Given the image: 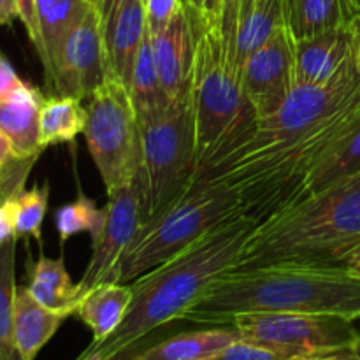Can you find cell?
<instances>
[{
	"label": "cell",
	"instance_id": "6da1fadb",
	"mask_svg": "<svg viewBox=\"0 0 360 360\" xmlns=\"http://www.w3.org/2000/svg\"><path fill=\"white\" fill-rule=\"evenodd\" d=\"M359 108L360 74L352 55L329 83L295 86L276 111L257 118L238 148L197 178L224 181L238 195L241 214L262 225L304 199L316 155Z\"/></svg>",
	"mask_w": 360,
	"mask_h": 360
},
{
	"label": "cell",
	"instance_id": "7a4b0ae2",
	"mask_svg": "<svg viewBox=\"0 0 360 360\" xmlns=\"http://www.w3.org/2000/svg\"><path fill=\"white\" fill-rule=\"evenodd\" d=\"M257 227L255 220L241 213L227 218L171 260L130 281L134 299L123 322L76 360H115L155 329L181 320L213 281L238 267Z\"/></svg>",
	"mask_w": 360,
	"mask_h": 360
},
{
	"label": "cell",
	"instance_id": "3957f363",
	"mask_svg": "<svg viewBox=\"0 0 360 360\" xmlns=\"http://www.w3.org/2000/svg\"><path fill=\"white\" fill-rule=\"evenodd\" d=\"M245 313H313L360 319V276L336 266H267L229 271L181 320L229 326Z\"/></svg>",
	"mask_w": 360,
	"mask_h": 360
},
{
	"label": "cell",
	"instance_id": "277c9868",
	"mask_svg": "<svg viewBox=\"0 0 360 360\" xmlns=\"http://www.w3.org/2000/svg\"><path fill=\"white\" fill-rule=\"evenodd\" d=\"M360 252V172L285 207L255 229L236 271L343 266Z\"/></svg>",
	"mask_w": 360,
	"mask_h": 360
},
{
	"label": "cell",
	"instance_id": "5b68a950",
	"mask_svg": "<svg viewBox=\"0 0 360 360\" xmlns=\"http://www.w3.org/2000/svg\"><path fill=\"white\" fill-rule=\"evenodd\" d=\"M197 174L227 157L252 134L255 109L246 98L239 70L232 65L220 28L199 35L192 76Z\"/></svg>",
	"mask_w": 360,
	"mask_h": 360
},
{
	"label": "cell",
	"instance_id": "8992f818",
	"mask_svg": "<svg viewBox=\"0 0 360 360\" xmlns=\"http://www.w3.org/2000/svg\"><path fill=\"white\" fill-rule=\"evenodd\" d=\"M234 190L218 179H193L160 214L141 225L123 257L118 283H130L181 253L227 218L239 214Z\"/></svg>",
	"mask_w": 360,
	"mask_h": 360
},
{
	"label": "cell",
	"instance_id": "52a82bcc",
	"mask_svg": "<svg viewBox=\"0 0 360 360\" xmlns=\"http://www.w3.org/2000/svg\"><path fill=\"white\" fill-rule=\"evenodd\" d=\"M143 224L160 214L197 178L192 90L157 115L139 120Z\"/></svg>",
	"mask_w": 360,
	"mask_h": 360
},
{
	"label": "cell",
	"instance_id": "ba28073f",
	"mask_svg": "<svg viewBox=\"0 0 360 360\" xmlns=\"http://www.w3.org/2000/svg\"><path fill=\"white\" fill-rule=\"evenodd\" d=\"M84 139L105 190L130 185L139 176L141 129L129 88L108 77L88 98Z\"/></svg>",
	"mask_w": 360,
	"mask_h": 360
},
{
	"label": "cell",
	"instance_id": "9c48e42d",
	"mask_svg": "<svg viewBox=\"0 0 360 360\" xmlns=\"http://www.w3.org/2000/svg\"><path fill=\"white\" fill-rule=\"evenodd\" d=\"M229 326L239 338L262 345L285 359L354 348L359 330L354 320L313 313H245Z\"/></svg>",
	"mask_w": 360,
	"mask_h": 360
},
{
	"label": "cell",
	"instance_id": "30bf717a",
	"mask_svg": "<svg viewBox=\"0 0 360 360\" xmlns=\"http://www.w3.org/2000/svg\"><path fill=\"white\" fill-rule=\"evenodd\" d=\"M105 224L101 234L91 239V257L81 276L84 292L101 283H118V271L123 257L134 245L143 225V206L137 179L108 193Z\"/></svg>",
	"mask_w": 360,
	"mask_h": 360
},
{
	"label": "cell",
	"instance_id": "8fae6325",
	"mask_svg": "<svg viewBox=\"0 0 360 360\" xmlns=\"http://www.w3.org/2000/svg\"><path fill=\"white\" fill-rule=\"evenodd\" d=\"M108 79L104 23L97 7H91L70 32L56 56L48 88L56 95L88 98Z\"/></svg>",
	"mask_w": 360,
	"mask_h": 360
},
{
	"label": "cell",
	"instance_id": "7c38bea8",
	"mask_svg": "<svg viewBox=\"0 0 360 360\" xmlns=\"http://www.w3.org/2000/svg\"><path fill=\"white\" fill-rule=\"evenodd\" d=\"M241 81L257 118L271 115L287 101L295 88L294 37L287 27L246 58L241 67Z\"/></svg>",
	"mask_w": 360,
	"mask_h": 360
},
{
	"label": "cell",
	"instance_id": "4fadbf2b",
	"mask_svg": "<svg viewBox=\"0 0 360 360\" xmlns=\"http://www.w3.org/2000/svg\"><path fill=\"white\" fill-rule=\"evenodd\" d=\"M206 27L211 25L190 16L183 6L181 13L167 27L158 32L148 30L158 77L169 102L192 90L197 41Z\"/></svg>",
	"mask_w": 360,
	"mask_h": 360
},
{
	"label": "cell",
	"instance_id": "5bb4252c",
	"mask_svg": "<svg viewBox=\"0 0 360 360\" xmlns=\"http://www.w3.org/2000/svg\"><path fill=\"white\" fill-rule=\"evenodd\" d=\"M350 58V25L294 41L295 86H320L329 83Z\"/></svg>",
	"mask_w": 360,
	"mask_h": 360
},
{
	"label": "cell",
	"instance_id": "9a60e30c",
	"mask_svg": "<svg viewBox=\"0 0 360 360\" xmlns=\"http://www.w3.org/2000/svg\"><path fill=\"white\" fill-rule=\"evenodd\" d=\"M146 34L144 0H125L115 16L104 25L108 77H115L129 88L134 62Z\"/></svg>",
	"mask_w": 360,
	"mask_h": 360
},
{
	"label": "cell",
	"instance_id": "2e32d148",
	"mask_svg": "<svg viewBox=\"0 0 360 360\" xmlns=\"http://www.w3.org/2000/svg\"><path fill=\"white\" fill-rule=\"evenodd\" d=\"M360 172V108L352 112L316 155L308 172L304 197Z\"/></svg>",
	"mask_w": 360,
	"mask_h": 360
},
{
	"label": "cell",
	"instance_id": "e0dca14e",
	"mask_svg": "<svg viewBox=\"0 0 360 360\" xmlns=\"http://www.w3.org/2000/svg\"><path fill=\"white\" fill-rule=\"evenodd\" d=\"M42 98L41 91L27 83L0 98V130L18 158H39L44 151L39 129Z\"/></svg>",
	"mask_w": 360,
	"mask_h": 360
},
{
	"label": "cell",
	"instance_id": "ac0fdd59",
	"mask_svg": "<svg viewBox=\"0 0 360 360\" xmlns=\"http://www.w3.org/2000/svg\"><path fill=\"white\" fill-rule=\"evenodd\" d=\"M69 316L42 306L28 292L27 285L16 287L14 295V340L21 360H35L39 352L58 333Z\"/></svg>",
	"mask_w": 360,
	"mask_h": 360
},
{
	"label": "cell",
	"instance_id": "d6986e66",
	"mask_svg": "<svg viewBox=\"0 0 360 360\" xmlns=\"http://www.w3.org/2000/svg\"><path fill=\"white\" fill-rule=\"evenodd\" d=\"M27 288L42 306L65 316H72L86 295L79 281L74 283L67 273L63 253L58 259H49L44 253H39V259L28 267Z\"/></svg>",
	"mask_w": 360,
	"mask_h": 360
},
{
	"label": "cell",
	"instance_id": "ffe728a7",
	"mask_svg": "<svg viewBox=\"0 0 360 360\" xmlns=\"http://www.w3.org/2000/svg\"><path fill=\"white\" fill-rule=\"evenodd\" d=\"M34 4L41 35L39 58L44 67L48 83L63 41L94 6L88 0H34Z\"/></svg>",
	"mask_w": 360,
	"mask_h": 360
},
{
	"label": "cell",
	"instance_id": "44dd1931",
	"mask_svg": "<svg viewBox=\"0 0 360 360\" xmlns=\"http://www.w3.org/2000/svg\"><path fill=\"white\" fill-rule=\"evenodd\" d=\"M134 292L130 283H101L86 292L74 316L94 334L91 343H101L111 336L125 319Z\"/></svg>",
	"mask_w": 360,
	"mask_h": 360
},
{
	"label": "cell",
	"instance_id": "7402d4cb",
	"mask_svg": "<svg viewBox=\"0 0 360 360\" xmlns=\"http://www.w3.org/2000/svg\"><path fill=\"white\" fill-rule=\"evenodd\" d=\"M238 338V330L232 326L193 330V333L178 334L157 345H151L132 355L125 354L115 360H204L220 352Z\"/></svg>",
	"mask_w": 360,
	"mask_h": 360
},
{
	"label": "cell",
	"instance_id": "603a6c76",
	"mask_svg": "<svg viewBox=\"0 0 360 360\" xmlns=\"http://www.w3.org/2000/svg\"><path fill=\"white\" fill-rule=\"evenodd\" d=\"M357 14L350 0H285V23L294 41L348 27Z\"/></svg>",
	"mask_w": 360,
	"mask_h": 360
},
{
	"label": "cell",
	"instance_id": "cb8c5ba5",
	"mask_svg": "<svg viewBox=\"0 0 360 360\" xmlns=\"http://www.w3.org/2000/svg\"><path fill=\"white\" fill-rule=\"evenodd\" d=\"M285 27V0H250L236 35V69L239 74L246 58Z\"/></svg>",
	"mask_w": 360,
	"mask_h": 360
},
{
	"label": "cell",
	"instance_id": "d4e9b609",
	"mask_svg": "<svg viewBox=\"0 0 360 360\" xmlns=\"http://www.w3.org/2000/svg\"><path fill=\"white\" fill-rule=\"evenodd\" d=\"M86 125V108L83 98L69 95H49L42 98L39 129H41V146L72 143Z\"/></svg>",
	"mask_w": 360,
	"mask_h": 360
},
{
	"label": "cell",
	"instance_id": "484cf974",
	"mask_svg": "<svg viewBox=\"0 0 360 360\" xmlns=\"http://www.w3.org/2000/svg\"><path fill=\"white\" fill-rule=\"evenodd\" d=\"M129 94L132 98V104L136 108L137 118H148L151 115H157L162 109L167 108L171 102L165 97V91L162 88L160 77H158L157 65H155L153 49H151L150 32L144 37L141 44L137 58L134 62L132 77H130Z\"/></svg>",
	"mask_w": 360,
	"mask_h": 360
},
{
	"label": "cell",
	"instance_id": "4316f807",
	"mask_svg": "<svg viewBox=\"0 0 360 360\" xmlns=\"http://www.w3.org/2000/svg\"><path fill=\"white\" fill-rule=\"evenodd\" d=\"M16 243L11 239L0 245V360H21L14 340Z\"/></svg>",
	"mask_w": 360,
	"mask_h": 360
},
{
	"label": "cell",
	"instance_id": "83f0119b",
	"mask_svg": "<svg viewBox=\"0 0 360 360\" xmlns=\"http://www.w3.org/2000/svg\"><path fill=\"white\" fill-rule=\"evenodd\" d=\"M104 224L105 207H97V204L83 192L77 193L72 202L63 204L55 213L56 232H58L62 246L79 232H88L91 239H95L101 234Z\"/></svg>",
	"mask_w": 360,
	"mask_h": 360
},
{
	"label": "cell",
	"instance_id": "f1b7e54d",
	"mask_svg": "<svg viewBox=\"0 0 360 360\" xmlns=\"http://www.w3.org/2000/svg\"><path fill=\"white\" fill-rule=\"evenodd\" d=\"M49 181L23 188L16 193V234L42 243V221L48 213Z\"/></svg>",
	"mask_w": 360,
	"mask_h": 360
},
{
	"label": "cell",
	"instance_id": "f546056e",
	"mask_svg": "<svg viewBox=\"0 0 360 360\" xmlns=\"http://www.w3.org/2000/svg\"><path fill=\"white\" fill-rule=\"evenodd\" d=\"M250 0H221L220 16H218V28H220L221 41L229 53L232 65L236 67V35H238L239 21L248 7Z\"/></svg>",
	"mask_w": 360,
	"mask_h": 360
},
{
	"label": "cell",
	"instance_id": "4dcf8cb0",
	"mask_svg": "<svg viewBox=\"0 0 360 360\" xmlns=\"http://www.w3.org/2000/svg\"><path fill=\"white\" fill-rule=\"evenodd\" d=\"M204 360H288V359L281 357L280 354L262 347V345H257V343H252V341H246V340H241V338H238V340L232 341L231 345H227V347L221 348L220 352H217V354Z\"/></svg>",
	"mask_w": 360,
	"mask_h": 360
},
{
	"label": "cell",
	"instance_id": "1f68e13d",
	"mask_svg": "<svg viewBox=\"0 0 360 360\" xmlns=\"http://www.w3.org/2000/svg\"><path fill=\"white\" fill-rule=\"evenodd\" d=\"M183 11V0H144L146 25L150 32L167 27Z\"/></svg>",
	"mask_w": 360,
	"mask_h": 360
},
{
	"label": "cell",
	"instance_id": "d6a6232c",
	"mask_svg": "<svg viewBox=\"0 0 360 360\" xmlns=\"http://www.w3.org/2000/svg\"><path fill=\"white\" fill-rule=\"evenodd\" d=\"M23 190V188H21ZM20 192V190H18ZM0 197V245L18 239L16 234V193Z\"/></svg>",
	"mask_w": 360,
	"mask_h": 360
},
{
	"label": "cell",
	"instance_id": "836d02e7",
	"mask_svg": "<svg viewBox=\"0 0 360 360\" xmlns=\"http://www.w3.org/2000/svg\"><path fill=\"white\" fill-rule=\"evenodd\" d=\"M18 6H20L21 23H23L25 30H27L28 34V39H30V42L34 44L35 51H37L39 55V49H41V35H39L34 0H18Z\"/></svg>",
	"mask_w": 360,
	"mask_h": 360
},
{
	"label": "cell",
	"instance_id": "e575fe53",
	"mask_svg": "<svg viewBox=\"0 0 360 360\" xmlns=\"http://www.w3.org/2000/svg\"><path fill=\"white\" fill-rule=\"evenodd\" d=\"M220 2L221 0H183V6H185L190 13L197 14L199 18H202L206 23L217 25L218 27Z\"/></svg>",
	"mask_w": 360,
	"mask_h": 360
},
{
	"label": "cell",
	"instance_id": "d590c367",
	"mask_svg": "<svg viewBox=\"0 0 360 360\" xmlns=\"http://www.w3.org/2000/svg\"><path fill=\"white\" fill-rule=\"evenodd\" d=\"M25 81L20 79L14 69L11 67V63L0 55V98L7 97L9 94H13L14 90H18L20 86H23Z\"/></svg>",
	"mask_w": 360,
	"mask_h": 360
},
{
	"label": "cell",
	"instance_id": "8d00e7d4",
	"mask_svg": "<svg viewBox=\"0 0 360 360\" xmlns=\"http://www.w3.org/2000/svg\"><path fill=\"white\" fill-rule=\"evenodd\" d=\"M20 160H23V158H18L16 155H14L11 141L7 139L6 134L0 130V181L6 179V176L13 171L14 165Z\"/></svg>",
	"mask_w": 360,
	"mask_h": 360
},
{
	"label": "cell",
	"instance_id": "74e56055",
	"mask_svg": "<svg viewBox=\"0 0 360 360\" xmlns=\"http://www.w3.org/2000/svg\"><path fill=\"white\" fill-rule=\"evenodd\" d=\"M14 20H20L18 0H0V27H9Z\"/></svg>",
	"mask_w": 360,
	"mask_h": 360
},
{
	"label": "cell",
	"instance_id": "f35d334b",
	"mask_svg": "<svg viewBox=\"0 0 360 360\" xmlns=\"http://www.w3.org/2000/svg\"><path fill=\"white\" fill-rule=\"evenodd\" d=\"M288 360H360L354 348L348 350H338V352H327V354H315V355H306V357H295Z\"/></svg>",
	"mask_w": 360,
	"mask_h": 360
},
{
	"label": "cell",
	"instance_id": "ab89813d",
	"mask_svg": "<svg viewBox=\"0 0 360 360\" xmlns=\"http://www.w3.org/2000/svg\"><path fill=\"white\" fill-rule=\"evenodd\" d=\"M350 34H352V55H354L355 67L360 74V13L350 21Z\"/></svg>",
	"mask_w": 360,
	"mask_h": 360
},
{
	"label": "cell",
	"instance_id": "60d3db41",
	"mask_svg": "<svg viewBox=\"0 0 360 360\" xmlns=\"http://www.w3.org/2000/svg\"><path fill=\"white\" fill-rule=\"evenodd\" d=\"M123 2H125V0H101V4L97 6V11L102 18V23H108V21L115 16L116 11L123 6Z\"/></svg>",
	"mask_w": 360,
	"mask_h": 360
},
{
	"label": "cell",
	"instance_id": "b9f144b4",
	"mask_svg": "<svg viewBox=\"0 0 360 360\" xmlns=\"http://www.w3.org/2000/svg\"><path fill=\"white\" fill-rule=\"evenodd\" d=\"M345 267H347L348 271H352L354 274H357V276H360V252L355 253V255L345 264Z\"/></svg>",
	"mask_w": 360,
	"mask_h": 360
},
{
	"label": "cell",
	"instance_id": "7bdbcfd3",
	"mask_svg": "<svg viewBox=\"0 0 360 360\" xmlns=\"http://www.w3.org/2000/svg\"><path fill=\"white\" fill-rule=\"evenodd\" d=\"M354 352H355V354H357V357L360 359V333H359L357 343H355V347H354Z\"/></svg>",
	"mask_w": 360,
	"mask_h": 360
},
{
	"label": "cell",
	"instance_id": "ee69618b",
	"mask_svg": "<svg viewBox=\"0 0 360 360\" xmlns=\"http://www.w3.org/2000/svg\"><path fill=\"white\" fill-rule=\"evenodd\" d=\"M350 2H352V6L355 7V11L360 13V0H350Z\"/></svg>",
	"mask_w": 360,
	"mask_h": 360
},
{
	"label": "cell",
	"instance_id": "f6af8a7d",
	"mask_svg": "<svg viewBox=\"0 0 360 360\" xmlns=\"http://www.w3.org/2000/svg\"><path fill=\"white\" fill-rule=\"evenodd\" d=\"M88 2H90L94 7H97L98 4H101V0H88Z\"/></svg>",
	"mask_w": 360,
	"mask_h": 360
},
{
	"label": "cell",
	"instance_id": "bcb514c9",
	"mask_svg": "<svg viewBox=\"0 0 360 360\" xmlns=\"http://www.w3.org/2000/svg\"><path fill=\"white\" fill-rule=\"evenodd\" d=\"M0 197H2V192H0Z\"/></svg>",
	"mask_w": 360,
	"mask_h": 360
}]
</instances>
